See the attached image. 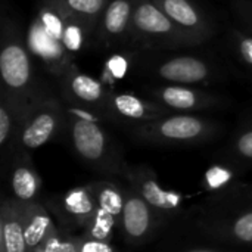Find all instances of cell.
<instances>
[{"label": "cell", "mask_w": 252, "mask_h": 252, "mask_svg": "<svg viewBox=\"0 0 252 252\" xmlns=\"http://www.w3.org/2000/svg\"><path fill=\"white\" fill-rule=\"evenodd\" d=\"M19 130L21 127L16 126V121L13 120L10 111L6 108V105H1L0 106V146L3 151H6L12 145L13 139H16L18 142Z\"/></svg>", "instance_id": "cell-23"}, {"label": "cell", "mask_w": 252, "mask_h": 252, "mask_svg": "<svg viewBox=\"0 0 252 252\" xmlns=\"http://www.w3.org/2000/svg\"><path fill=\"white\" fill-rule=\"evenodd\" d=\"M159 97L162 99V102L167 106L180 109V111L195 109L202 102L196 92L185 89V87H179V86H171V87L162 89L159 93Z\"/></svg>", "instance_id": "cell-19"}, {"label": "cell", "mask_w": 252, "mask_h": 252, "mask_svg": "<svg viewBox=\"0 0 252 252\" xmlns=\"http://www.w3.org/2000/svg\"><path fill=\"white\" fill-rule=\"evenodd\" d=\"M204 190L217 201H235L244 186L239 183L238 173L226 165L210 167L202 179Z\"/></svg>", "instance_id": "cell-13"}, {"label": "cell", "mask_w": 252, "mask_h": 252, "mask_svg": "<svg viewBox=\"0 0 252 252\" xmlns=\"http://www.w3.org/2000/svg\"><path fill=\"white\" fill-rule=\"evenodd\" d=\"M235 201H242V202H252V183L248 186H244Z\"/></svg>", "instance_id": "cell-29"}, {"label": "cell", "mask_w": 252, "mask_h": 252, "mask_svg": "<svg viewBox=\"0 0 252 252\" xmlns=\"http://www.w3.org/2000/svg\"><path fill=\"white\" fill-rule=\"evenodd\" d=\"M61 127V115L56 108L44 106L25 118L18 136V148L24 151H34L50 142Z\"/></svg>", "instance_id": "cell-8"}, {"label": "cell", "mask_w": 252, "mask_h": 252, "mask_svg": "<svg viewBox=\"0 0 252 252\" xmlns=\"http://www.w3.org/2000/svg\"><path fill=\"white\" fill-rule=\"evenodd\" d=\"M89 185L93 190L97 207L115 217L120 223L124 208V183L114 180H96L89 182Z\"/></svg>", "instance_id": "cell-15"}, {"label": "cell", "mask_w": 252, "mask_h": 252, "mask_svg": "<svg viewBox=\"0 0 252 252\" xmlns=\"http://www.w3.org/2000/svg\"><path fill=\"white\" fill-rule=\"evenodd\" d=\"M131 15V4L128 0H114L105 12L103 25L112 35H120L128 25Z\"/></svg>", "instance_id": "cell-18"}, {"label": "cell", "mask_w": 252, "mask_h": 252, "mask_svg": "<svg viewBox=\"0 0 252 252\" xmlns=\"http://www.w3.org/2000/svg\"><path fill=\"white\" fill-rule=\"evenodd\" d=\"M118 226H120V223L115 217H112L111 214H108L106 211H103L97 207V211H96L93 220L90 221V224L87 226V229L83 233L93 239H97V241L112 242L114 233L118 229Z\"/></svg>", "instance_id": "cell-20"}, {"label": "cell", "mask_w": 252, "mask_h": 252, "mask_svg": "<svg viewBox=\"0 0 252 252\" xmlns=\"http://www.w3.org/2000/svg\"><path fill=\"white\" fill-rule=\"evenodd\" d=\"M214 133L207 121L195 115H173L149 121L136 130V136L152 143L186 145L202 142Z\"/></svg>", "instance_id": "cell-5"}, {"label": "cell", "mask_w": 252, "mask_h": 252, "mask_svg": "<svg viewBox=\"0 0 252 252\" xmlns=\"http://www.w3.org/2000/svg\"><path fill=\"white\" fill-rule=\"evenodd\" d=\"M0 252H27L24 235V204L12 196L0 207Z\"/></svg>", "instance_id": "cell-10"}, {"label": "cell", "mask_w": 252, "mask_h": 252, "mask_svg": "<svg viewBox=\"0 0 252 252\" xmlns=\"http://www.w3.org/2000/svg\"><path fill=\"white\" fill-rule=\"evenodd\" d=\"M233 151L238 158L245 159V161H252V128L238 136Z\"/></svg>", "instance_id": "cell-26"}, {"label": "cell", "mask_w": 252, "mask_h": 252, "mask_svg": "<svg viewBox=\"0 0 252 252\" xmlns=\"http://www.w3.org/2000/svg\"><path fill=\"white\" fill-rule=\"evenodd\" d=\"M134 27L145 34L167 35L174 31V24L170 16L151 1H142L133 12Z\"/></svg>", "instance_id": "cell-14"}, {"label": "cell", "mask_w": 252, "mask_h": 252, "mask_svg": "<svg viewBox=\"0 0 252 252\" xmlns=\"http://www.w3.org/2000/svg\"><path fill=\"white\" fill-rule=\"evenodd\" d=\"M71 143L78 158L97 173L126 177L130 165L112 146L102 127L84 117H74L69 128Z\"/></svg>", "instance_id": "cell-1"}, {"label": "cell", "mask_w": 252, "mask_h": 252, "mask_svg": "<svg viewBox=\"0 0 252 252\" xmlns=\"http://www.w3.org/2000/svg\"><path fill=\"white\" fill-rule=\"evenodd\" d=\"M114 108L115 111L128 120L133 121H154L158 120L161 112L159 109L145 103L143 100H140L139 97L133 96V94H118L114 97Z\"/></svg>", "instance_id": "cell-16"}, {"label": "cell", "mask_w": 252, "mask_h": 252, "mask_svg": "<svg viewBox=\"0 0 252 252\" xmlns=\"http://www.w3.org/2000/svg\"><path fill=\"white\" fill-rule=\"evenodd\" d=\"M77 233L68 232L58 226V230L49 238V241L38 252H77Z\"/></svg>", "instance_id": "cell-22"}, {"label": "cell", "mask_w": 252, "mask_h": 252, "mask_svg": "<svg viewBox=\"0 0 252 252\" xmlns=\"http://www.w3.org/2000/svg\"><path fill=\"white\" fill-rule=\"evenodd\" d=\"M71 10L81 15H97L105 4V0H66Z\"/></svg>", "instance_id": "cell-25"}, {"label": "cell", "mask_w": 252, "mask_h": 252, "mask_svg": "<svg viewBox=\"0 0 252 252\" xmlns=\"http://www.w3.org/2000/svg\"><path fill=\"white\" fill-rule=\"evenodd\" d=\"M77 242V252H120L112 245V242L97 241L84 233H78Z\"/></svg>", "instance_id": "cell-24"}, {"label": "cell", "mask_w": 252, "mask_h": 252, "mask_svg": "<svg viewBox=\"0 0 252 252\" xmlns=\"http://www.w3.org/2000/svg\"><path fill=\"white\" fill-rule=\"evenodd\" d=\"M239 50L245 62L252 65V37H244L239 41Z\"/></svg>", "instance_id": "cell-28"}, {"label": "cell", "mask_w": 252, "mask_h": 252, "mask_svg": "<svg viewBox=\"0 0 252 252\" xmlns=\"http://www.w3.org/2000/svg\"><path fill=\"white\" fill-rule=\"evenodd\" d=\"M180 252H227L220 248H214V247H189L186 250Z\"/></svg>", "instance_id": "cell-30"}, {"label": "cell", "mask_w": 252, "mask_h": 252, "mask_svg": "<svg viewBox=\"0 0 252 252\" xmlns=\"http://www.w3.org/2000/svg\"><path fill=\"white\" fill-rule=\"evenodd\" d=\"M62 38H63V43L68 49H78V46L81 43V34L74 27L65 28L62 32Z\"/></svg>", "instance_id": "cell-27"}, {"label": "cell", "mask_w": 252, "mask_h": 252, "mask_svg": "<svg viewBox=\"0 0 252 252\" xmlns=\"http://www.w3.org/2000/svg\"><path fill=\"white\" fill-rule=\"evenodd\" d=\"M161 9L170 16V19L180 27L198 28L201 27V16L189 0H159Z\"/></svg>", "instance_id": "cell-17"}, {"label": "cell", "mask_w": 252, "mask_h": 252, "mask_svg": "<svg viewBox=\"0 0 252 252\" xmlns=\"http://www.w3.org/2000/svg\"><path fill=\"white\" fill-rule=\"evenodd\" d=\"M69 84H71L72 93L84 102H96L102 96L100 83L97 80L89 77V75L75 74Z\"/></svg>", "instance_id": "cell-21"}, {"label": "cell", "mask_w": 252, "mask_h": 252, "mask_svg": "<svg viewBox=\"0 0 252 252\" xmlns=\"http://www.w3.org/2000/svg\"><path fill=\"white\" fill-rule=\"evenodd\" d=\"M158 74L173 83L180 84H195L204 81L210 75V69L204 61L193 56H179L164 62Z\"/></svg>", "instance_id": "cell-12"}, {"label": "cell", "mask_w": 252, "mask_h": 252, "mask_svg": "<svg viewBox=\"0 0 252 252\" xmlns=\"http://www.w3.org/2000/svg\"><path fill=\"white\" fill-rule=\"evenodd\" d=\"M164 224L165 220L133 186L124 182V208L118 226L124 241L131 247H142L148 244Z\"/></svg>", "instance_id": "cell-4"}, {"label": "cell", "mask_w": 252, "mask_h": 252, "mask_svg": "<svg viewBox=\"0 0 252 252\" xmlns=\"http://www.w3.org/2000/svg\"><path fill=\"white\" fill-rule=\"evenodd\" d=\"M1 78L10 89H22L30 80V58L25 49L18 43H9L3 47L0 55Z\"/></svg>", "instance_id": "cell-11"}, {"label": "cell", "mask_w": 252, "mask_h": 252, "mask_svg": "<svg viewBox=\"0 0 252 252\" xmlns=\"http://www.w3.org/2000/svg\"><path fill=\"white\" fill-rule=\"evenodd\" d=\"M124 182L133 186L139 195L167 221L176 219L183 210V196L176 190L164 189L157 173L148 165L128 168Z\"/></svg>", "instance_id": "cell-6"}, {"label": "cell", "mask_w": 252, "mask_h": 252, "mask_svg": "<svg viewBox=\"0 0 252 252\" xmlns=\"http://www.w3.org/2000/svg\"><path fill=\"white\" fill-rule=\"evenodd\" d=\"M41 177L32 164L28 151L19 149L13 157L9 171L10 196L21 204H31L40 201Z\"/></svg>", "instance_id": "cell-7"}, {"label": "cell", "mask_w": 252, "mask_h": 252, "mask_svg": "<svg viewBox=\"0 0 252 252\" xmlns=\"http://www.w3.org/2000/svg\"><path fill=\"white\" fill-rule=\"evenodd\" d=\"M56 224L72 233H83L97 211V202L90 185L75 186L61 195H53L43 202Z\"/></svg>", "instance_id": "cell-3"}, {"label": "cell", "mask_w": 252, "mask_h": 252, "mask_svg": "<svg viewBox=\"0 0 252 252\" xmlns=\"http://www.w3.org/2000/svg\"><path fill=\"white\" fill-rule=\"evenodd\" d=\"M56 230L58 224L43 202L35 201L24 204V235L27 252L40 251Z\"/></svg>", "instance_id": "cell-9"}, {"label": "cell", "mask_w": 252, "mask_h": 252, "mask_svg": "<svg viewBox=\"0 0 252 252\" xmlns=\"http://www.w3.org/2000/svg\"><path fill=\"white\" fill-rule=\"evenodd\" d=\"M242 204L219 201V205L207 208L196 217L198 230L219 242L252 247V202Z\"/></svg>", "instance_id": "cell-2"}]
</instances>
